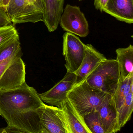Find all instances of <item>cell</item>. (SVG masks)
Wrapping results in <instances>:
<instances>
[{"instance_id": "cell-8", "label": "cell", "mask_w": 133, "mask_h": 133, "mask_svg": "<svg viewBox=\"0 0 133 133\" xmlns=\"http://www.w3.org/2000/svg\"><path fill=\"white\" fill-rule=\"evenodd\" d=\"M59 108V116L65 124L66 133H92L83 117L68 98L61 102Z\"/></svg>"}, {"instance_id": "cell-16", "label": "cell", "mask_w": 133, "mask_h": 133, "mask_svg": "<svg viewBox=\"0 0 133 133\" xmlns=\"http://www.w3.org/2000/svg\"><path fill=\"white\" fill-rule=\"evenodd\" d=\"M133 92V74L125 79H120L116 90L112 96L117 111H118L130 92Z\"/></svg>"}, {"instance_id": "cell-22", "label": "cell", "mask_w": 133, "mask_h": 133, "mask_svg": "<svg viewBox=\"0 0 133 133\" xmlns=\"http://www.w3.org/2000/svg\"><path fill=\"white\" fill-rule=\"evenodd\" d=\"M108 0H94V6L96 9L101 12L104 11L105 8Z\"/></svg>"}, {"instance_id": "cell-6", "label": "cell", "mask_w": 133, "mask_h": 133, "mask_svg": "<svg viewBox=\"0 0 133 133\" xmlns=\"http://www.w3.org/2000/svg\"><path fill=\"white\" fill-rule=\"evenodd\" d=\"M59 24L63 30L81 37L89 34L88 22L79 6L67 4L63 9Z\"/></svg>"}, {"instance_id": "cell-14", "label": "cell", "mask_w": 133, "mask_h": 133, "mask_svg": "<svg viewBox=\"0 0 133 133\" xmlns=\"http://www.w3.org/2000/svg\"><path fill=\"white\" fill-rule=\"evenodd\" d=\"M45 11L43 22L49 32L56 30L63 12L64 0H45Z\"/></svg>"}, {"instance_id": "cell-9", "label": "cell", "mask_w": 133, "mask_h": 133, "mask_svg": "<svg viewBox=\"0 0 133 133\" xmlns=\"http://www.w3.org/2000/svg\"><path fill=\"white\" fill-rule=\"evenodd\" d=\"M75 80V73L67 72L64 77L52 88L39 94V96L43 102L59 108L61 102L67 99L68 93L74 87Z\"/></svg>"}, {"instance_id": "cell-27", "label": "cell", "mask_w": 133, "mask_h": 133, "mask_svg": "<svg viewBox=\"0 0 133 133\" xmlns=\"http://www.w3.org/2000/svg\"><path fill=\"white\" fill-rule=\"evenodd\" d=\"M78 1H82V0H78Z\"/></svg>"}, {"instance_id": "cell-25", "label": "cell", "mask_w": 133, "mask_h": 133, "mask_svg": "<svg viewBox=\"0 0 133 133\" xmlns=\"http://www.w3.org/2000/svg\"><path fill=\"white\" fill-rule=\"evenodd\" d=\"M50 133L45 128H43L42 127L41 130L40 131V133Z\"/></svg>"}, {"instance_id": "cell-20", "label": "cell", "mask_w": 133, "mask_h": 133, "mask_svg": "<svg viewBox=\"0 0 133 133\" xmlns=\"http://www.w3.org/2000/svg\"><path fill=\"white\" fill-rule=\"evenodd\" d=\"M88 128L92 133H105L97 111L83 116Z\"/></svg>"}, {"instance_id": "cell-12", "label": "cell", "mask_w": 133, "mask_h": 133, "mask_svg": "<svg viewBox=\"0 0 133 133\" xmlns=\"http://www.w3.org/2000/svg\"><path fill=\"white\" fill-rule=\"evenodd\" d=\"M59 108L44 104L37 109L41 127L50 133H66L59 113Z\"/></svg>"}, {"instance_id": "cell-10", "label": "cell", "mask_w": 133, "mask_h": 133, "mask_svg": "<svg viewBox=\"0 0 133 133\" xmlns=\"http://www.w3.org/2000/svg\"><path fill=\"white\" fill-rule=\"evenodd\" d=\"M105 133H116L121 130L118 115L112 96L107 95L97 110Z\"/></svg>"}, {"instance_id": "cell-2", "label": "cell", "mask_w": 133, "mask_h": 133, "mask_svg": "<svg viewBox=\"0 0 133 133\" xmlns=\"http://www.w3.org/2000/svg\"><path fill=\"white\" fill-rule=\"evenodd\" d=\"M118 62L106 59L99 63L86 79L91 87L113 96L120 81Z\"/></svg>"}, {"instance_id": "cell-7", "label": "cell", "mask_w": 133, "mask_h": 133, "mask_svg": "<svg viewBox=\"0 0 133 133\" xmlns=\"http://www.w3.org/2000/svg\"><path fill=\"white\" fill-rule=\"evenodd\" d=\"M63 55L67 72L75 73L82 64L85 54V44L75 35L66 32L63 36Z\"/></svg>"}, {"instance_id": "cell-21", "label": "cell", "mask_w": 133, "mask_h": 133, "mask_svg": "<svg viewBox=\"0 0 133 133\" xmlns=\"http://www.w3.org/2000/svg\"><path fill=\"white\" fill-rule=\"evenodd\" d=\"M11 23L4 9L0 8V28L11 25Z\"/></svg>"}, {"instance_id": "cell-18", "label": "cell", "mask_w": 133, "mask_h": 133, "mask_svg": "<svg viewBox=\"0 0 133 133\" xmlns=\"http://www.w3.org/2000/svg\"><path fill=\"white\" fill-rule=\"evenodd\" d=\"M22 48L20 42L19 37L6 45L0 50V64L13 56L22 57Z\"/></svg>"}, {"instance_id": "cell-15", "label": "cell", "mask_w": 133, "mask_h": 133, "mask_svg": "<svg viewBox=\"0 0 133 133\" xmlns=\"http://www.w3.org/2000/svg\"><path fill=\"white\" fill-rule=\"evenodd\" d=\"M116 61L118 64L120 79H125L133 74V46L130 44L126 48H119L116 51Z\"/></svg>"}, {"instance_id": "cell-19", "label": "cell", "mask_w": 133, "mask_h": 133, "mask_svg": "<svg viewBox=\"0 0 133 133\" xmlns=\"http://www.w3.org/2000/svg\"><path fill=\"white\" fill-rule=\"evenodd\" d=\"M18 37V32L12 25L0 28V50Z\"/></svg>"}, {"instance_id": "cell-11", "label": "cell", "mask_w": 133, "mask_h": 133, "mask_svg": "<svg viewBox=\"0 0 133 133\" xmlns=\"http://www.w3.org/2000/svg\"><path fill=\"white\" fill-rule=\"evenodd\" d=\"M106 57L98 51L91 44H85V54L81 65L75 73L76 76L74 86L86 79L88 75Z\"/></svg>"}, {"instance_id": "cell-3", "label": "cell", "mask_w": 133, "mask_h": 133, "mask_svg": "<svg viewBox=\"0 0 133 133\" xmlns=\"http://www.w3.org/2000/svg\"><path fill=\"white\" fill-rule=\"evenodd\" d=\"M108 94L89 85L86 80L74 86L67 98L82 116L96 111Z\"/></svg>"}, {"instance_id": "cell-24", "label": "cell", "mask_w": 133, "mask_h": 133, "mask_svg": "<svg viewBox=\"0 0 133 133\" xmlns=\"http://www.w3.org/2000/svg\"><path fill=\"white\" fill-rule=\"evenodd\" d=\"M10 1V0H3V2H2V8L3 9H4L5 11Z\"/></svg>"}, {"instance_id": "cell-5", "label": "cell", "mask_w": 133, "mask_h": 133, "mask_svg": "<svg viewBox=\"0 0 133 133\" xmlns=\"http://www.w3.org/2000/svg\"><path fill=\"white\" fill-rule=\"evenodd\" d=\"M21 56H13L0 64V92L17 88L26 83V66Z\"/></svg>"}, {"instance_id": "cell-1", "label": "cell", "mask_w": 133, "mask_h": 133, "mask_svg": "<svg viewBox=\"0 0 133 133\" xmlns=\"http://www.w3.org/2000/svg\"><path fill=\"white\" fill-rule=\"evenodd\" d=\"M44 104L36 90L26 82L0 92V115L7 127L26 133H40L42 127L37 109Z\"/></svg>"}, {"instance_id": "cell-17", "label": "cell", "mask_w": 133, "mask_h": 133, "mask_svg": "<svg viewBox=\"0 0 133 133\" xmlns=\"http://www.w3.org/2000/svg\"><path fill=\"white\" fill-rule=\"evenodd\" d=\"M133 109V92L127 95L125 101L118 111L119 125L122 129L130 120Z\"/></svg>"}, {"instance_id": "cell-26", "label": "cell", "mask_w": 133, "mask_h": 133, "mask_svg": "<svg viewBox=\"0 0 133 133\" xmlns=\"http://www.w3.org/2000/svg\"><path fill=\"white\" fill-rule=\"evenodd\" d=\"M3 0H0V8H2V2H3Z\"/></svg>"}, {"instance_id": "cell-23", "label": "cell", "mask_w": 133, "mask_h": 133, "mask_svg": "<svg viewBox=\"0 0 133 133\" xmlns=\"http://www.w3.org/2000/svg\"><path fill=\"white\" fill-rule=\"evenodd\" d=\"M0 133H27L23 132L21 130L16 129H12L9 127H5L0 129Z\"/></svg>"}, {"instance_id": "cell-13", "label": "cell", "mask_w": 133, "mask_h": 133, "mask_svg": "<svg viewBox=\"0 0 133 133\" xmlns=\"http://www.w3.org/2000/svg\"><path fill=\"white\" fill-rule=\"evenodd\" d=\"M121 21L133 23V0H108L104 11Z\"/></svg>"}, {"instance_id": "cell-4", "label": "cell", "mask_w": 133, "mask_h": 133, "mask_svg": "<svg viewBox=\"0 0 133 133\" xmlns=\"http://www.w3.org/2000/svg\"><path fill=\"white\" fill-rule=\"evenodd\" d=\"M45 11V0H10L5 10L14 24L43 22Z\"/></svg>"}]
</instances>
